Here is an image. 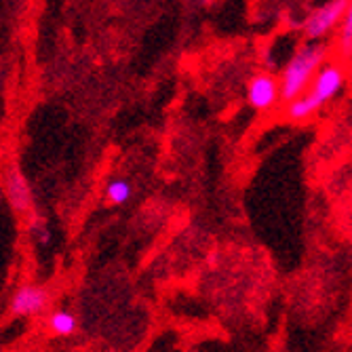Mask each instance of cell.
Listing matches in <instances>:
<instances>
[{"mask_svg":"<svg viewBox=\"0 0 352 352\" xmlns=\"http://www.w3.org/2000/svg\"><path fill=\"white\" fill-rule=\"evenodd\" d=\"M316 112H318V108L310 102L308 95H302V98H298V100H294V102H289V104L285 106V116L289 118V120H294V122L308 120Z\"/></svg>","mask_w":352,"mask_h":352,"instance_id":"10","label":"cell"},{"mask_svg":"<svg viewBox=\"0 0 352 352\" xmlns=\"http://www.w3.org/2000/svg\"><path fill=\"white\" fill-rule=\"evenodd\" d=\"M344 85H346V70H344V66H342L340 61H336V59H327L325 66L318 70V74L314 76L308 93H304V95H308L310 102L318 110H321L325 104H329L331 100L338 98V95L342 93V89H344Z\"/></svg>","mask_w":352,"mask_h":352,"instance_id":"3","label":"cell"},{"mask_svg":"<svg viewBox=\"0 0 352 352\" xmlns=\"http://www.w3.org/2000/svg\"><path fill=\"white\" fill-rule=\"evenodd\" d=\"M247 102L251 108L268 112L280 102V85L274 74L260 72L247 80Z\"/></svg>","mask_w":352,"mask_h":352,"instance_id":"5","label":"cell"},{"mask_svg":"<svg viewBox=\"0 0 352 352\" xmlns=\"http://www.w3.org/2000/svg\"><path fill=\"white\" fill-rule=\"evenodd\" d=\"M51 302H53V292L47 289L45 285L25 283L15 289L7 308H9V314L15 318H30V316L43 314L51 306Z\"/></svg>","mask_w":352,"mask_h":352,"instance_id":"4","label":"cell"},{"mask_svg":"<svg viewBox=\"0 0 352 352\" xmlns=\"http://www.w3.org/2000/svg\"><path fill=\"white\" fill-rule=\"evenodd\" d=\"M0 201H3V188H0Z\"/></svg>","mask_w":352,"mask_h":352,"instance_id":"11","label":"cell"},{"mask_svg":"<svg viewBox=\"0 0 352 352\" xmlns=\"http://www.w3.org/2000/svg\"><path fill=\"white\" fill-rule=\"evenodd\" d=\"M336 51L340 57H352V3H348V9L344 13V19L338 28V38H336Z\"/></svg>","mask_w":352,"mask_h":352,"instance_id":"8","label":"cell"},{"mask_svg":"<svg viewBox=\"0 0 352 352\" xmlns=\"http://www.w3.org/2000/svg\"><path fill=\"white\" fill-rule=\"evenodd\" d=\"M45 331L51 338H72L78 331V318L66 308L53 310L45 321Z\"/></svg>","mask_w":352,"mask_h":352,"instance_id":"7","label":"cell"},{"mask_svg":"<svg viewBox=\"0 0 352 352\" xmlns=\"http://www.w3.org/2000/svg\"><path fill=\"white\" fill-rule=\"evenodd\" d=\"M131 195H133V186L129 184V179H122V177H116V179L108 182V186L104 190V199L110 205H124V203H129Z\"/></svg>","mask_w":352,"mask_h":352,"instance_id":"9","label":"cell"},{"mask_svg":"<svg viewBox=\"0 0 352 352\" xmlns=\"http://www.w3.org/2000/svg\"><path fill=\"white\" fill-rule=\"evenodd\" d=\"M327 63V47L321 43H308L300 47L292 59L285 63V68L278 76L280 85V102L289 104L304 93H308L314 76Z\"/></svg>","mask_w":352,"mask_h":352,"instance_id":"1","label":"cell"},{"mask_svg":"<svg viewBox=\"0 0 352 352\" xmlns=\"http://www.w3.org/2000/svg\"><path fill=\"white\" fill-rule=\"evenodd\" d=\"M3 197L7 199L9 207L21 215H28L34 209V195H32L28 179L13 167L3 173Z\"/></svg>","mask_w":352,"mask_h":352,"instance_id":"6","label":"cell"},{"mask_svg":"<svg viewBox=\"0 0 352 352\" xmlns=\"http://www.w3.org/2000/svg\"><path fill=\"white\" fill-rule=\"evenodd\" d=\"M346 9H348V0H329V3L314 7L304 19L302 25L304 36L310 43H321L323 38L331 36L333 32H338Z\"/></svg>","mask_w":352,"mask_h":352,"instance_id":"2","label":"cell"}]
</instances>
